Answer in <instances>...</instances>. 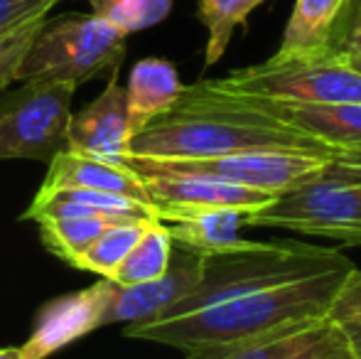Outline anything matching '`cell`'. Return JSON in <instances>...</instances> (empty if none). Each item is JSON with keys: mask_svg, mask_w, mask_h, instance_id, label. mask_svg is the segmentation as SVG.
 I'll return each mask as SVG.
<instances>
[{"mask_svg": "<svg viewBox=\"0 0 361 359\" xmlns=\"http://www.w3.org/2000/svg\"><path fill=\"white\" fill-rule=\"evenodd\" d=\"M231 96H236L243 106L256 114L324 145L329 153L361 145V101L359 104H295V101L253 99L241 94Z\"/></svg>", "mask_w": 361, "mask_h": 359, "instance_id": "obj_11", "label": "cell"}, {"mask_svg": "<svg viewBox=\"0 0 361 359\" xmlns=\"http://www.w3.org/2000/svg\"><path fill=\"white\" fill-rule=\"evenodd\" d=\"M44 20H47V15H37V18H30L27 23L18 25L10 32L0 35V91L18 82L20 64H23L32 39L42 30Z\"/></svg>", "mask_w": 361, "mask_h": 359, "instance_id": "obj_24", "label": "cell"}, {"mask_svg": "<svg viewBox=\"0 0 361 359\" xmlns=\"http://www.w3.org/2000/svg\"><path fill=\"white\" fill-rule=\"evenodd\" d=\"M59 217H101L114 221H160L155 214V207L143 205L138 200H130L123 195L96 190H57L47 195H35L30 209L25 212V219L42 221L59 219Z\"/></svg>", "mask_w": 361, "mask_h": 359, "instance_id": "obj_16", "label": "cell"}, {"mask_svg": "<svg viewBox=\"0 0 361 359\" xmlns=\"http://www.w3.org/2000/svg\"><path fill=\"white\" fill-rule=\"evenodd\" d=\"M352 271L354 269L332 271L258 293H246L167 320L126 325L123 335L185 352L263 340L278 332L327 320L329 308L344 278Z\"/></svg>", "mask_w": 361, "mask_h": 359, "instance_id": "obj_1", "label": "cell"}, {"mask_svg": "<svg viewBox=\"0 0 361 359\" xmlns=\"http://www.w3.org/2000/svg\"><path fill=\"white\" fill-rule=\"evenodd\" d=\"M126 39L123 30L96 15L44 20L20 64L18 82L72 84L76 89L99 74L121 69Z\"/></svg>", "mask_w": 361, "mask_h": 359, "instance_id": "obj_3", "label": "cell"}, {"mask_svg": "<svg viewBox=\"0 0 361 359\" xmlns=\"http://www.w3.org/2000/svg\"><path fill=\"white\" fill-rule=\"evenodd\" d=\"M347 269L357 266L339 249L300 244V241H248L238 251L204 256L200 286L180 298L160 320L187 315L246 293H258L266 288Z\"/></svg>", "mask_w": 361, "mask_h": 359, "instance_id": "obj_2", "label": "cell"}, {"mask_svg": "<svg viewBox=\"0 0 361 359\" xmlns=\"http://www.w3.org/2000/svg\"><path fill=\"white\" fill-rule=\"evenodd\" d=\"M327 170L361 182V145L334 150V153L329 155V160H327Z\"/></svg>", "mask_w": 361, "mask_h": 359, "instance_id": "obj_28", "label": "cell"}, {"mask_svg": "<svg viewBox=\"0 0 361 359\" xmlns=\"http://www.w3.org/2000/svg\"><path fill=\"white\" fill-rule=\"evenodd\" d=\"M342 330H344V335H347L354 357L361 359V322H349V325H342Z\"/></svg>", "mask_w": 361, "mask_h": 359, "instance_id": "obj_29", "label": "cell"}, {"mask_svg": "<svg viewBox=\"0 0 361 359\" xmlns=\"http://www.w3.org/2000/svg\"><path fill=\"white\" fill-rule=\"evenodd\" d=\"M261 3L263 0H200V20L207 28V67L224 57L236 28H241Z\"/></svg>", "mask_w": 361, "mask_h": 359, "instance_id": "obj_21", "label": "cell"}, {"mask_svg": "<svg viewBox=\"0 0 361 359\" xmlns=\"http://www.w3.org/2000/svg\"><path fill=\"white\" fill-rule=\"evenodd\" d=\"M147 224H152V221H118V224L106 226L99 234V239L76 261V269L99 273L101 278L111 281V276L121 266V261L128 256V251L140 239Z\"/></svg>", "mask_w": 361, "mask_h": 359, "instance_id": "obj_22", "label": "cell"}, {"mask_svg": "<svg viewBox=\"0 0 361 359\" xmlns=\"http://www.w3.org/2000/svg\"><path fill=\"white\" fill-rule=\"evenodd\" d=\"M37 224L42 244L59 259L76 266V261L99 239L101 231L118 221L101 219V217H59V219H42Z\"/></svg>", "mask_w": 361, "mask_h": 359, "instance_id": "obj_20", "label": "cell"}, {"mask_svg": "<svg viewBox=\"0 0 361 359\" xmlns=\"http://www.w3.org/2000/svg\"><path fill=\"white\" fill-rule=\"evenodd\" d=\"M337 57H339V54H337ZM342 59H344V62H347L352 69H357V72H361V49H359V52H352V54H344Z\"/></svg>", "mask_w": 361, "mask_h": 359, "instance_id": "obj_31", "label": "cell"}, {"mask_svg": "<svg viewBox=\"0 0 361 359\" xmlns=\"http://www.w3.org/2000/svg\"><path fill=\"white\" fill-rule=\"evenodd\" d=\"M327 320L334 325H349V322H361V271L354 269L344 278L337 298L327 312Z\"/></svg>", "mask_w": 361, "mask_h": 359, "instance_id": "obj_25", "label": "cell"}, {"mask_svg": "<svg viewBox=\"0 0 361 359\" xmlns=\"http://www.w3.org/2000/svg\"><path fill=\"white\" fill-rule=\"evenodd\" d=\"M0 359H25L20 347H3L0 350Z\"/></svg>", "mask_w": 361, "mask_h": 359, "instance_id": "obj_32", "label": "cell"}, {"mask_svg": "<svg viewBox=\"0 0 361 359\" xmlns=\"http://www.w3.org/2000/svg\"><path fill=\"white\" fill-rule=\"evenodd\" d=\"M111 286L109 278H101L99 283L84 288V291L69 293L47 308H42L35 322V330L23 350L25 359H47L62 347L72 345L79 337L94 332L96 327H104L106 305H109Z\"/></svg>", "mask_w": 361, "mask_h": 359, "instance_id": "obj_10", "label": "cell"}, {"mask_svg": "<svg viewBox=\"0 0 361 359\" xmlns=\"http://www.w3.org/2000/svg\"><path fill=\"white\" fill-rule=\"evenodd\" d=\"M185 91L175 64L160 57L140 59L133 67L126 87V106H128L130 130L140 133L150 121L165 116Z\"/></svg>", "mask_w": 361, "mask_h": 359, "instance_id": "obj_18", "label": "cell"}, {"mask_svg": "<svg viewBox=\"0 0 361 359\" xmlns=\"http://www.w3.org/2000/svg\"><path fill=\"white\" fill-rule=\"evenodd\" d=\"M72 84L23 82L0 99V160H49L67 150Z\"/></svg>", "mask_w": 361, "mask_h": 359, "instance_id": "obj_6", "label": "cell"}, {"mask_svg": "<svg viewBox=\"0 0 361 359\" xmlns=\"http://www.w3.org/2000/svg\"><path fill=\"white\" fill-rule=\"evenodd\" d=\"M243 226L290 229L307 236L361 246V182L324 170L314 180L278 195L243 217Z\"/></svg>", "mask_w": 361, "mask_h": 359, "instance_id": "obj_4", "label": "cell"}, {"mask_svg": "<svg viewBox=\"0 0 361 359\" xmlns=\"http://www.w3.org/2000/svg\"><path fill=\"white\" fill-rule=\"evenodd\" d=\"M135 173L143 178L152 207H231L251 214L276 200L268 192H258L209 175L172 173V170H135Z\"/></svg>", "mask_w": 361, "mask_h": 359, "instance_id": "obj_12", "label": "cell"}, {"mask_svg": "<svg viewBox=\"0 0 361 359\" xmlns=\"http://www.w3.org/2000/svg\"><path fill=\"white\" fill-rule=\"evenodd\" d=\"M312 359H357V357H354L352 347H349L347 335H344V340L339 342L337 347H332V350L322 352V355H317V357H312Z\"/></svg>", "mask_w": 361, "mask_h": 359, "instance_id": "obj_30", "label": "cell"}, {"mask_svg": "<svg viewBox=\"0 0 361 359\" xmlns=\"http://www.w3.org/2000/svg\"><path fill=\"white\" fill-rule=\"evenodd\" d=\"M59 0H0V35L10 32L30 18L47 15Z\"/></svg>", "mask_w": 361, "mask_h": 359, "instance_id": "obj_27", "label": "cell"}, {"mask_svg": "<svg viewBox=\"0 0 361 359\" xmlns=\"http://www.w3.org/2000/svg\"><path fill=\"white\" fill-rule=\"evenodd\" d=\"M69 187H74V190H96V192H111V195H123L152 207L143 178L130 165L106 163V160L76 155L72 150H62V153L49 160L47 178L42 180V187H39L37 195L69 190Z\"/></svg>", "mask_w": 361, "mask_h": 359, "instance_id": "obj_14", "label": "cell"}, {"mask_svg": "<svg viewBox=\"0 0 361 359\" xmlns=\"http://www.w3.org/2000/svg\"><path fill=\"white\" fill-rule=\"evenodd\" d=\"M342 340V327L322 320L307 327H298V330L278 332L263 340L187 352V359H312L337 347Z\"/></svg>", "mask_w": 361, "mask_h": 359, "instance_id": "obj_15", "label": "cell"}, {"mask_svg": "<svg viewBox=\"0 0 361 359\" xmlns=\"http://www.w3.org/2000/svg\"><path fill=\"white\" fill-rule=\"evenodd\" d=\"M126 165H130L133 170L209 175V178L236 182V185L278 197L317 178L327 165V158L300 153H233L204 160H150L128 155Z\"/></svg>", "mask_w": 361, "mask_h": 359, "instance_id": "obj_7", "label": "cell"}, {"mask_svg": "<svg viewBox=\"0 0 361 359\" xmlns=\"http://www.w3.org/2000/svg\"><path fill=\"white\" fill-rule=\"evenodd\" d=\"M172 249L175 246H172L165 224L152 221V224L145 226V231L133 244V249L128 251V256L121 261L111 281L118 283V286H138V283L155 281L170 269Z\"/></svg>", "mask_w": 361, "mask_h": 359, "instance_id": "obj_19", "label": "cell"}, {"mask_svg": "<svg viewBox=\"0 0 361 359\" xmlns=\"http://www.w3.org/2000/svg\"><path fill=\"white\" fill-rule=\"evenodd\" d=\"M349 0H295L276 59H317L332 54V39Z\"/></svg>", "mask_w": 361, "mask_h": 359, "instance_id": "obj_17", "label": "cell"}, {"mask_svg": "<svg viewBox=\"0 0 361 359\" xmlns=\"http://www.w3.org/2000/svg\"><path fill=\"white\" fill-rule=\"evenodd\" d=\"M216 89L253 99L295 101V104H359L361 72L342 57L266 59L221 79H209Z\"/></svg>", "mask_w": 361, "mask_h": 359, "instance_id": "obj_5", "label": "cell"}, {"mask_svg": "<svg viewBox=\"0 0 361 359\" xmlns=\"http://www.w3.org/2000/svg\"><path fill=\"white\" fill-rule=\"evenodd\" d=\"M133 130L128 123L126 87L118 84V69L111 72L106 89L79 114L69 116L67 150L86 158L126 165Z\"/></svg>", "mask_w": 361, "mask_h": 359, "instance_id": "obj_9", "label": "cell"}, {"mask_svg": "<svg viewBox=\"0 0 361 359\" xmlns=\"http://www.w3.org/2000/svg\"><path fill=\"white\" fill-rule=\"evenodd\" d=\"M361 49V0H349L332 39V54H352Z\"/></svg>", "mask_w": 361, "mask_h": 359, "instance_id": "obj_26", "label": "cell"}, {"mask_svg": "<svg viewBox=\"0 0 361 359\" xmlns=\"http://www.w3.org/2000/svg\"><path fill=\"white\" fill-rule=\"evenodd\" d=\"M157 219L165 224L172 246L197 256H216L238 251L248 244L238 236L246 212L231 207H155Z\"/></svg>", "mask_w": 361, "mask_h": 359, "instance_id": "obj_13", "label": "cell"}, {"mask_svg": "<svg viewBox=\"0 0 361 359\" xmlns=\"http://www.w3.org/2000/svg\"><path fill=\"white\" fill-rule=\"evenodd\" d=\"M89 5L96 18H104L126 35L162 23L172 10V0H89Z\"/></svg>", "mask_w": 361, "mask_h": 359, "instance_id": "obj_23", "label": "cell"}, {"mask_svg": "<svg viewBox=\"0 0 361 359\" xmlns=\"http://www.w3.org/2000/svg\"><path fill=\"white\" fill-rule=\"evenodd\" d=\"M204 256H197L185 249H172L170 269L160 278L138 286H111L109 305H106L104 325H143V322L160 320L180 298L192 293L202 281Z\"/></svg>", "mask_w": 361, "mask_h": 359, "instance_id": "obj_8", "label": "cell"}]
</instances>
